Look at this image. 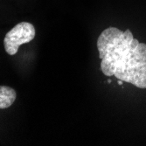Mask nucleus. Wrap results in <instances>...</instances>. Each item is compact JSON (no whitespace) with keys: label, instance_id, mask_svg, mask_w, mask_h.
<instances>
[{"label":"nucleus","instance_id":"1","mask_svg":"<svg viewBox=\"0 0 146 146\" xmlns=\"http://www.w3.org/2000/svg\"><path fill=\"white\" fill-rule=\"evenodd\" d=\"M97 49L103 74L146 88V44L136 39L129 29H105L97 38Z\"/></svg>","mask_w":146,"mask_h":146},{"label":"nucleus","instance_id":"2","mask_svg":"<svg viewBox=\"0 0 146 146\" xmlns=\"http://www.w3.org/2000/svg\"><path fill=\"white\" fill-rule=\"evenodd\" d=\"M34 37V26L28 22H20L6 33L4 39L5 50L8 54L15 55L21 45L29 43Z\"/></svg>","mask_w":146,"mask_h":146},{"label":"nucleus","instance_id":"3","mask_svg":"<svg viewBox=\"0 0 146 146\" xmlns=\"http://www.w3.org/2000/svg\"><path fill=\"white\" fill-rule=\"evenodd\" d=\"M17 97L16 91L7 86H0V109H7L13 104Z\"/></svg>","mask_w":146,"mask_h":146},{"label":"nucleus","instance_id":"4","mask_svg":"<svg viewBox=\"0 0 146 146\" xmlns=\"http://www.w3.org/2000/svg\"><path fill=\"white\" fill-rule=\"evenodd\" d=\"M123 82L122 81V80H118V84L119 85H123Z\"/></svg>","mask_w":146,"mask_h":146}]
</instances>
